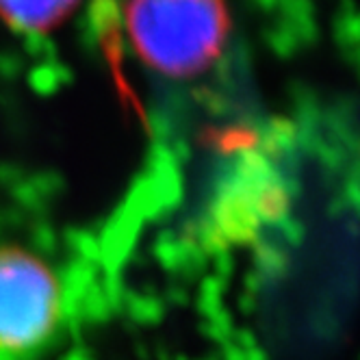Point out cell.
Returning a JSON list of instances; mask_svg holds the SVG:
<instances>
[{"mask_svg":"<svg viewBox=\"0 0 360 360\" xmlns=\"http://www.w3.org/2000/svg\"><path fill=\"white\" fill-rule=\"evenodd\" d=\"M79 0H0V15L13 29L37 33L59 24Z\"/></svg>","mask_w":360,"mask_h":360,"instance_id":"cell-3","label":"cell"},{"mask_svg":"<svg viewBox=\"0 0 360 360\" xmlns=\"http://www.w3.org/2000/svg\"><path fill=\"white\" fill-rule=\"evenodd\" d=\"M70 297L44 256L0 245V360H41L61 341Z\"/></svg>","mask_w":360,"mask_h":360,"instance_id":"cell-2","label":"cell"},{"mask_svg":"<svg viewBox=\"0 0 360 360\" xmlns=\"http://www.w3.org/2000/svg\"><path fill=\"white\" fill-rule=\"evenodd\" d=\"M122 22L137 57L167 76L211 65L228 35L224 0H124Z\"/></svg>","mask_w":360,"mask_h":360,"instance_id":"cell-1","label":"cell"}]
</instances>
